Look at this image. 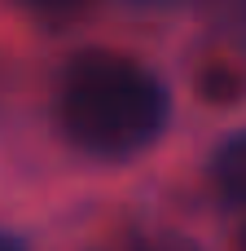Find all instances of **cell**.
<instances>
[{
  "label": "cell",
  "mask_w": 246,
  "mask_h": 251,
  "mask_svg": "<svg viewBox=\"0 0 246 251\" xmlns=\"http://www.w3.org/2000/svg\"><path fill=\"white\" fill-rule=\"evenodd\" d=\"M194 97L216 110H233L246 101V66L238 57H202L194 66Z\"/></svg>",
  "instance_id": "7a4b0ae2"
},
{
  "label": "cell",
  "mask_w": 246,
  "mask_h": 251,
  "mask_svg": "<svg viewBox=\"0 0 246 251\" xmlns=\"http://www.w3.org/2000/svg\"><path fill=\"white\" fill-rule=\"evenodd\" d=\"M22 4H31V9L44 13V18H79V13H88L92 4H101V0H22Z\"/></svg>",
  "instance_id": "277c9868"
},
{
  "label": "cell",
  "mask_w": 246,
  "mask_h": 251,
  "mask_svg": "<svg viewBox=\"0 0 246 251\" xmlns=\"http://www.w3.org/2000/svg\"><path fill=\"white\" fill-rule=\"evenodd\" d=\"M119 251H194L185 238H132L128 247H119Z\"/></svg>",
  "instance_id": "5b68a950"
},
{
  "label": "cell",
  "mask_w": 246,
  "mask_h": 251,
  "mask_svg": "<svg viewBox=\"0 0 246 251\" xmlns=\"http://www.w3.org/2000/svg\"><path fill=\"white\" fill-rule=\"evenodd\" d=\"M0 251H22V243H13V238H4V234H0Z\"/></svg>",
  "instance_id": "8992f818"
},
{
  "label": "cell",
  "mask_w": 246,
  "mask_h": 251,
  "mask_svg": "<svg viewBox=\"0 0 246 251\" xmlns=\"http://www.w3.org/2000/svg\"><path fill=\"white\" fill-rule=\"evenodd\" d=\"M238 251H246V225L238 229Z\"/></svg>",
  "instance_id": "52a82bcc"
},
{
  "label": "cell",
  "mask_w": 246,
  "mask_h": 251,
  "mask_svg": "<svg viewBox=\"0 0 246 251\" xmlns=\"http://www.w3.org/2000/svg\"><path fill=\"white\" fill-rule=\"evenodd\" d=\"M53 115L62 137L84 154L128 159L158 141L167 124V88L128 53L84 49L57 75Z\"/></svg>",
  "instance_id": "6da1fadb"
},
{
  "label": "cell",
  "mask_w": 246,
  "mask_h": 251,
  "mask_svg": "<svg viewBox=\"0 0 246 251\" xmlns=\"http://www.w3.org/2000/svg\"><path fill=\"white\" fill-rule=\"evenodd\" d=\"M211 176H216V190H220L229 203H246V132L229 137V141L216 150Z\"/></svg>",
  "instance_id": "3957f363"
}]
</instances>
